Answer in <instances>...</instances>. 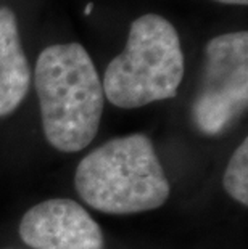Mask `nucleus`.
I'll return each instance as SVG.
<instances>
[{"mask_svg": "<svg viewBox=\"0 0 248 249\" xmlns=\"http://www.w3.org/2000/svg\"><path fill=\"white\" fill-rule=\"evenodd\" d=\"M92 8H94V5H92V3H89L87 7H86V10H84V13H86V15H89V13L92 12Z\"/></svg>", "mask_w": 248, "mask_h": 249, "instance_id": "1a4fd4ad", "label": "nucleus"}, {"mask_svg": "<svg viewBox=\"0 0 248 249\" xmlns=\"http://www.w3.org/2000/svg\"><path fill=\"white\" fill-rule=\"evenodd\" d=\"M75 188L91 208L113 215L153 211L170 196L166 174L144 134L113 139L92 150L77 164Z\"/></svg>", "mask_w": 248, "mask_h": 249, "instance_id": "f03ea898", "label": "nucleus"}, {"mask_svg": "<svg viewBox=\"0 0 248 249\" xmlns=\"http://www.w3.org/2000/svg\"><path fill=\"white\" fill-rule=\"evenodd\" d=\"M224 190L232 199L242 206L248 204V140L232 153L223 178Z\"/></svg>", "mask_w": 248, "mask_h": 249, "instance_id": "0eeeda50", "label": "nucleus"}, {"mask_svg": "<svg viewBox=\"0 0 248 249\" xmlns=\"http://www.w3.org/2000/svg\"><path fill=\"white\" fill-rule=\"evenodd\" d=\"M184 77V55L177 31L160 15H144L131 24L124 50L105 71L108 102L134 109L172 98Z\"/></svg>", "mask_w": 248, "mask_h": 249, "instance_id": "7ed1b4c3", "label": "nucleus"}, {"mask_svg": "<svg viewBox=\"0 0 248 249\" xmlns=\"http://www.w3.org/2000/svg\"><path fill=\"white\" fill-rule=\"evenodd\" d=\"M33 72L21 47L18 21L7 7H0V118L12 114L29 92Z\"/></svg>", "mask_w": 248, "mask_h": 249, "instance_id": "423d86ee", "label": "nucleus"}, {"mask_svg": "<svg viewBox=\"0 0 248 249\" xmlns=\"http://www.w3.org/2000/svg\"><path fill=\"white\" fill-rule=\"evenodd\" d=\"M221 3H229V5H247L248 0H216Z\"/></svg>", "mask_w": 248, "mask_h": 249, "instance_id": "6e6552de", "label": "nucleus"}, {"mask_svg": "<svg viewBox=\"0 0 248 249\" xmlns=\"http://www.w3.org/2000/svg\"><path fill=\"white\" fill-rule=\"evenodd\" d=\"M205 71L192 119L200 132L221 134L247 109L248 102V33L218 36L205 49Z\"/></svg>", "mask_w": 248, "mask_h": 249, "instance_id": "20e7f679", "label": "nucleus"}, {"mask_svg": "<svg viewBox=\"0 0 248 249\" xmlns=\"http://www.w3.org/2000/svg\"><path fill=\"white\" fill-rule=\"evenodd\" d=\"M47 142L76 153L95 139L103 113V86L81 44H55L42 50L34 71Z\"/></svg>", "mask_w": 248, "mask_h": 249, "instance_id": "f257e3e1", "label": "nucleus"}, {"mask_svg": "<svg viewBox=\"0 0 248 249\" xmlns=\"http://www.w3.org/2000/svg\"><path fill=\"white\" fill-rule=\"evenodd\" d=\"M19 236L33 249H103L100 225L81 204L66 198L33 206L19 222Z\"/></svg>", "mask_w": 248, "mask_h": 249, "instance_id": "39448f33", "label": "nucleus"}]
</instances>
